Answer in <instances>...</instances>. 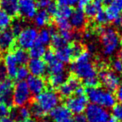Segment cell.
Segmentation results:
<instances>
[{
    "mask_svg": "<svg viewBox=\"0 0 122 122\" xmlns=\"http://www.w3.org/2000/svg\"><path fill=\"white\" fill-rule=\"evenodd\" d=\"M51 119L54 122H61L63 120L70 118L71 112L65 105H58L50 112Z\"/></svg>",
    "mask_w": 122,
    "mask_h": 122,
    "instance_id": "ac0fdd59",
    "label": "cell"
},
{
    "mask_svg": "<svg viewBox=\"0 0 122 122\" xmlns=\"http://www.w3.org/2000/svg\"><path fill=\"white\" fill-rule=\"evenodd\" d=\"M59 102V95L53 90H44L42 93L36 95L35 98V103L40 107L45 115L50 113L55 107H57Z\"/></svg>",
    "mask_w": 122,
    "mask_h": 122,
    "instance_id": "277c9868",
    "label": "cell"
},
{
    "mask_svg": "<svg viewBox=\"0 0 122 122\" xmlns=\"http://www.w3.org/2000/svg\"><path fill=\"white\" fill-rule=\"evenodd\" d=\"M43 58H44V61L48 65V64L51 63V62H53V61L56 59L55 53L53 50H46Z\"/></svg>",
    "mask_w": 122,
    "mask_h": 122,
    "instance_id": "74e56055",
    "label": "cell"
},
{
    "mask_svg": "<svg viewBox=\"0 0 122 122\" xmlns=\"http://www.w3.org/2000/svg\"><path fill=\"white\" fill-rule=\"evenodd\" d=\"M85 95L91 104L100 105L106 109L112 108L116 104L115 95L110 90L100 87H92L85 90Z\"/></svg>",
    "mask_w": 122,
    "mask_h": 122,
    "instance_id": "7a4b0ae2",
    "label": "cell"
},
{
    "mask_svg": "<svg viewBox=\"0 0 122 122\" xmlns=\"http://www.w3.org/2000/svg\"><path fill=\"white\" fill-rule=\"evenodd\" d=\"M58 7H65V6H70L68 0H55L54 1Z\"/></svg>",
    "mask_w": 122,
    "mask_h": 122,
    "instance_id": "bcb514c9",
    "label": "cell"
},
{
    "mask_svg": "<svg viewBox=\"0 0 122 122\" xmlns=\"http://www.w3.org/2000/svg\"><path fill=\"white\" fill-rule=\"evenodd\" d=\"M36 5L40 9H47L51 4L54 2V0H35Z\"/></svg>",
    "mask_w": 122,
    "mask_h": 122,
    "instance_id": "ab89813d",
    "label": "cell"
},
{
    "mask_svg": "<svg viewBox=\"0 0 122 122\" xmlns=\"http://www.w3.org/2000/svg\"><path fill=\"white\" fill-rule=\"evenodd\" d=\"M74 122H87V119L85 117V114H77L73 118Z\"/></svg>",
    "mask_w": 122,
    "mask_h": 122,
    "instance_id": "f6af8a7d",
    "label": "cell"
},
{
    "mask_svg": "<svg viewBox=\"0 0 122 122\" xmlns=\"http://www.w3.org/2000/svg\"><path fill=\"white\" fill-rule=\"evenodd\" d=\"M12 17L0 9V29H8L11 25Z\"/></svg>",
    "mask_w": 122,
    "mask_h": 122,
    "instance_id": "f1b7e54d",
    "label": "cell"
},
{
    "mask_svg": "<svg viewBox=\"0 0 122 122\" xmlns=\"http://www.w3.org/2000/svg\"><path fill=\"white\" fill-rule=\"evenodd\" d=\"M29 76V71L28 70V67L24 65H20L18 68L17 72L15 75V79H17L18 81H24Z\"/></svg>",
    "mask_w": 122,
    "mask_h": 122,
    "instance_id": "1f68e13d",
    "label": "cell"
},
{
    "mask_svg": "<svg viewBox=\"0 0 122 122\" xmlns=\"http://www.w3.org/2000/svg\"><path fill=\"white\" fill-rule=\"evenodd\" d=\"M19 122H37L34 119H27V120H22V121H19Z\"/></svg>",
    "mask_w": 122,
    "mask_h": 122,
    "instance_id": "9f6ffc18",
    "label": "cell"
},
{
    "mask_svg": "<svg viewBox=\"0 0 122 122\" xmlns=\"http://www.w3.org/2000/svg\"><path fill=\"white\" fill-rule=\"evenodd\" d=\"M70 25L76 30H81L86 25V16L81 9L73 11L71 17L70 18Z\"/></svg>",
    "mask_w": 122,
    "mask_h": 122,
    "instance_id": "9a60e30c",
    "label": "cell"
},
{
    "mask_svg": "<svg viewBox=\"0 0 122 122\" xmlns=\"http://www.w3.org/2000/svg\"><path fill=\"white\" fill-rule=\"evenodd\" d=\"M93 0H80L78 3V5H79V9H82V8L85 7L86 4H88L89 3L92 2Z\"/></svg>",
    "mask_w": 122,
    "mask_h": 122,
    "instance_id": "7dc6e473",
    "label": "cell"
},
{
    "mask_svg": "<svg viewBox=\"0 0 122 122\" xmlns=\"http://www.w3.org/2000/svg\"><path fill=\"white\" fill-rule=\"evenodd\" d=\"M38 30L32 26H27L17 35L16 42L19 48L29 49L36 42L38 38Z\"/></svg>",
    "mask_w": 122,
    "mask_h": 122,
    "instance_id": "8992f818",
    "label": "cell"
},
{
    "mask_svg": "<svg viewBox=\"0 0 122 122\" xmlns=\"http://www.w3.org/2000/svg\"><path fill=\"white\" fill-rule=\"evenodd\" d=\"M51 15L47 12L45 9H40V10L37 11L34 17V24L36 27L38 28H43L46 27L49 25V22H50Z\"/></svg>",
    "mask_w": 122,
    "mask_h": 122,
    "instance_id": "ffe728a7",
    "label": "cell"
},
{
    "mask_svg": "<svg viewBox=\"0 0 122 122\" xmlns=\"http://www.w3.org/2000/svg\"><path fill=\"white\" fill-rule=\"evenodd\" d=\"M61 122H74V120H73V118H72V117H70V118L66 119V120H63V121H61Z\"/></svg>",
    "mask_w": 122,
    "mask_h": 122,
    "instance_id": "680465c9",
    "label": "cell"
},
{
    "mask_svg": "<svg viewBox=\"0 0 122 122\" xmlns=\"http://www.w3.org/2000/svg\"><path fill=\"white\" fill-rule=\"evenodd\" d=\"M0 9L14 17L19 14V0H0Z\"/></svg>",
    "mask_w": 122,
    "mask_h": 122,
    "instance_id": "d6986e66",
    "label": "cell"
},
{
    "mask_svg": "<svg viewBox=\"0 0 122 122\" xmlns=\"http://www.w3.org/2000/svg\"><path fill=\"white\" fill-rule=\"evenodd\" d=\"M28 70L31 75L43 77L47 73V64L41 59H31L28 62Z\"/></svg>",
    "mask_w": 122,
    "mask_h": 122,
    "instance_id": "4fadbf2b",
    "label": "cell"
},
{
    "mask_svg": "<svg viewBox=\"0 0 122 122\" xmlns=\"http://www.w3.org/2000/svg\"><path fill=\"white\" fill-rule=\"evenodd\" d=\"M119 24H120V27L122 28V13L120 14V19H119Z\"/></svg>",
    "mask_w": 122,
    "mask_h": 122,
    "instance_id": "91938a15",
    "label": "cell"
},
{
    "mask_svg": "<svg viewBox=\"0 0 122 122\" xmlns=\"http://www.w3.org/2000/svg\"><path fill=\"white\" fill-rule=\"evenodd\" d=\"M26 83L30 90V93L34 95H39L44 90H45L47 85L46 81L43 77L34 76V75H30L28 77Z\"/></svg>",
    "mask_w": 122,
    "mask_h": 122,
    "instance_id": "7c38bea8",
    "label": "cell"
},
{
    "mask_svg": "<svg viewBox=\"0 0 122 122\" xmlns=\"http://www.w3.org/2000/svg\"><path fill=\"white\" fill-rule=\"evenodd\" d=\"M7 70L5 69V66L4 65V64L0 63V83L4 82V80H7Z\"/></svg>",
    "mask_w": 122,
    "mask_h": 122,
    "instance_id": "b9f144b4",
    "label": "cell"
},
{
    "mask_svg": "<svg viewBox=\"0 0 122 122\" xmlns=\"http://www.w3.org/2000/svg\"><path fill=\"white\" fill-rule=\"evenodd\" d=\"M95 50H96V45H95V44L90 43L88 45V51L90 53H94L95 52Z\"/></svg>",
    "mask_w": 122,
    "mask_h": 122,
    "instance_id": "681fc988",
    "label": "cell"
},
{
    "mask_svg": "<svg viewBox=\"0 0 122 122\" xmlns=\"http://www.w3.org/2000/svg\"><path fill=\"white\" fill-rule=\"evenodd\" d=\"M68 1H69L70 6H75V5H76V4H78L80 0H68Z\"/></svg>",
    "mask_w": 122,
    "mask_h": 122,
    "instance_id": "f5cc1de1",
    "label": "cell"
},
{
    "mask_svg": "<svg viewBox=\"0 0 122 122\" xmlns=\"http://www.w3.org/2000/svg\"><path fill=\"white\" fill-rule=\"evenodd\" d=\"M111 114L117 121L122 122V104H115L111 108Z\"/></svg>",
    "mask_w": 122,
    "mask_h": 122,
    "instance_id": "e575fe53",
    "label": "cell"
},
{
    "mask_svg": "<svg viewBox=\"0 0 122 122\" xmlns=\"http://www.w3.org/2000/svg\"><path fill=\"white\" fill-rule=\"evenodd\" d=\"M113 2V0H103V5H110L111 3Z\"/></svg>",
    "mask_w": 122,
    "mask_h": 122,
    "instance_id": "11a10c76",
    "label": "cell"
},
{
    "mask_svg": "<svg viewBox=\"0 0 122 122\" xmlns=\"http://www.w3.org/2000/svg\"><path fill=\"white\" fill-rule=\"evenodd\" d=\"M53 34L49 31L48 28H43L38 33V38H37V42L39 44H42L44 45H48L50 44L51 39H52Z\"/></svg>",
    "mask_w": 122,
    "mask_h": 122,
    "instance_id": "484cf974",
    "label": "cell"
},
{
    "mask_svg": "<svg viewBox=\"0 0 122 122\" xmlns=\"http://www.w3.org/2000/svg\"><path fill=\"white\" fill-rule=\"evenodd\" d=\"M107 122H118V121H117V120H115V119H114L113 117H112V118H110V119H109V120H108Z\"/></svg>",
    "mask_w": 122,
    "mask_h": 122,
    "instance_id": "94428289",
    "label": "cell"
},
{
    "mask_svg": "<svg viewBox=\"0 0 122 122\" xmlns=\"http://www.w3.org/2000/svg\"><path fill=\"white\" fill-rule=\"evenodd\" d=\"M9 113H10L9 105L4 103H0V119H2L6 116H9Z\"/></svg>",
    "mask_w": 122,
    "mask_h": 122,
    "instance_id": "60d3db41",
    "label": "cell"
},
{
    "mask_svg": "<svg viewBox=\"0 0 122 122\" xmlns=\"http://www.w3.org/2000/svg\"><path fill=\"white\" fill-rule=\"evenodd\" d=\"M55 56L58 60L64 64H69L73 60V59H75L71 44H66L63 47L55 49Z\"/></svg>",
    "mask_w": 122,
    "mask_h": 122,
    "instance_id": "2e32d148",
    "label": "cell"
},
{
    "mask_svg": "<svg viewBox=\"0 0 122 122\" xmlns=\"http://www.w3.org/2000/svg\"><path fill=\"white\" fill-rule=\"evenodd\" d=\"M14 54L17 59L18 64H19L20 65H25L28 64L29 60V54L26 51V49L19 48L14 50Z\"/></svg>",
    "mask_w": 122,
    "mask_h": 122,
    "instance_id": "4316f807",
    "label": "cell"
},
{
    "mask_svg": "<svg viewBox=\"0 0 122 122\" xmlns=\"http://www.w3.org/2000/svg\"><path fill=\"white\" fill-rule=\"evenodd\" d=\"M94 19H95V23H96L99 26L105 25V24H107V23H109L107 16H106V14H105V12L103 9H100L96 14V15L95 16Z\"/></svg>",
    "mask_w": 122,
    "mask_h": 122,
    "instance_id": "836d02e7",
    "label": "cell"
},
{
    "mask_svg": "<svg viewBox=\"0 0 122 122\" xmlns=\"http://www.w3.org/2000/svg\"><path fill=\"white\" fill-rule=\"evenodd\" d=\"M14 89V85H13V82L10 80H6L4 82L0 83V95H2L4 91L8 90H12Z\"/></svg>",
    "mask_w": 122,
    "mask_h": 122,
    "instance_id": "8d00e7d4",
    "label": "cell"
},
{
    "mask_svg": "<svg viewBox=\"0 0 122 122\" xmlns=\"http://www.w3.org/2000/svg\"><path fill=\"white\" fill-rule=\"evenodd\" d=\"M50 44H52L54 49H59V48H61V47H63V46L66 45L68 43H67L63 38L61 37L60 34L56 33L55 34H54V35L52 36Z\"/></svg>",
    "mask_w": 122,
    "mask_h": 122,
    "instance_id": "4dcf8cb0",
    "label": "cell"
},
{
    "mask_svg": "<svg viewBox=\"0 0 122 122\" xmlns=\"http://www.w3.org/2000/svg\"><path fill=\"white\" fill-rule=\"evenodd\" d=\"M0 54H1V49H0Z\"/></svg>",
    "mask_w": 122,
    "mask_h": 122,
    "instance_id": "6125c7cd",
    "label": "cell"
},
{
    "mask_svg": "<svg viewBox=\"0 0 122 122\" xmlns=\"http://www.w3.org/2000/svg\"><path fill=\"white\" fill-rule=\"evenodd\" d=\"M113 4H115L118 8H120L122 10V0H113Z\"/></svg>",
    "mask_w": 122,
    "mask_h": 122,
    "instance_id": "816d5d0a",
    "label": "cell"
},
{
    "mask_svg": "<svg viewBox=\"0 0 122 122\" xmlns=\"http://www.w3.org/2000/svg\"><path fill=\"white\" fill-rule=\"evenodd\" d=\"M115 100L120 104H122V85H120L118 88L115 90Z\"/></svg>",
    "mask_w": 122,
    "mask_h": 122,
    "instance_id": "7bdbcfd3",
    "label": "cell"
},
{
    "mask_svg": "<svg viewBox=\"0 0 122 122\" xmlns=\"http://www.w3.org/2000/svg\"><path fill=\"white\" fill-rule=\"evenodd\" d=\"M57 9H58V6L56 5L55 2H54L53 4H51L48 7V9H46V10H47V12L49 13L51 16H54L56 12H57Z\"/></svg>",
    "mask_w": 122,
    "mask_h": 122,
    "instance_id": "ee69618b",
    "label": "cell"
},
{
    "mask_svg": "<svg viewBox=\"0 0 122 122\" xmlns=\"http://www.w3.org/2000/svg\"><path fill=\"white\" fill-rule=\"evenodd\" d=\"M35 0H19V14L25 19H33L37 12Z\"/></svg>",
    "mask_w": 122,
    "mask_h": 122,
    "instance_id": "8fae6325",
    "label": "cell"
},
{
    "mask_svg": "<svg viewBox=\"0 0 122 122\" xmlns=\"http://www.w3.org/2000/svg\"><path fill=\"white\" fill-rule=\"evenodd\" d=\"M47 72H49V75L64 73V72H65V64L56 59L55 60L47 65Z\"/></svg>",
    "mask_w": 122,
    "mask_h": 122,
    "instance_id": "cb8c5ba5",
    "label": "cell"
},
{
    "mask_svg": "<svg viewBox=\"0 0 122 122\" xmlns=\"http://www.w3.org/2000/svg\"><path fill=\"white\" fill-rule=\"evenodd\" d=\"M93 34H94V32H92V31L86 30L83 37L85 38V39H87V40H90V39H91L92 38H93Z\"/></svg>",
    "mask_w": 122,
    "mask_h": 122,
    "instance_id": "c3c4849f",
    "label": "cell"
},
{
    "mask_svg": "<svg viewBox=\"0 0 122 122\" xmlns=\"http://www.w3.org/2000/svg\"><path fill=\"white\" fill-rule=\"evenodd\" d=\"M111 68L115 73L122 74V62L118 59H114L111 62Z\"/></svg>",
    "mask_w": 122,
    "mask_h": 122,
    "instance_id": "f35d334b",
    "label": "cell"
},
{
    "mask_svg": "<svg viewBox=\"0 0 122 122\" xmlns=\"http://www.w3.org/2000/svg\"><path fill=\"white\" fill-rule=\"evenodd\" d=\"M87 122H107L110 117V112L106 108L100 105L90 104L85 110Z\"/></svg>",
    "mask_w": 122,
    "mask_h": 122,
    "instance_id": "52a82bcc",
    "label": "cell"
},
{
    "mask_svg": "<svg viewBox=\"0 0 122 122\" xmlns=\"http://www.w3.org/2000/svg\"><path fill=\"white\" fill-rule=\"evenodd\" d=\"M105 14L107 16L109 22L111 23H119V19H120V14L122 13V10L118 8L115 4L111 3L110 5L106 6V9L105 10Z\"/></svg>",
    "mask_w": 122,
    "mask_h": 122,
    "instance_id": "44dd1931",
    "label": "cell"
},
{
    "mask_svg": "<svg viewBox=\"0 0 122 122\" xmlns=\"http://www.w3.org/2000/svg\"><path fill=\"white\" fill-rule=\"evenodd\" d=\"M46 50L47 49H46L45 45L39 44V42H36L29 49V57H31L32 59H41V58H43Z\"/></svg>",
    "mask_w": 122,
    "mask_h": 122,
    "instance_id": "603a6c76",
    "label": "cell"
},
{
    "mask_svg": "<svg viewBox=\"0 0 122 122\" xmlns=\"http://www.w3.org/2000/svg\"><path fill=\"white\" fill-rule=\"evenodd\" d=\"M15 34L11 29H0V49L1 50H9L15 44Z\"/></svg>",
    "mask_w": 122,
    "mask_h": 122,
    "instance_id": "5bb4252c",
    "label": "cell"
},
{
    "mask_svg": "<svg viewBox=\"0 0 122 122\" xmlns=\"http://www.w3.org/2000/svg\"><path fill=\"white\" fill-rule=\"evenodd\" d=\"M29 110H30V114L34 117V118L40 119V118H43V117L45 115V114L44 113V111L41 110L40 107H39L35 102L33 103L32 105H30Z\"/></svg>",
    "mask_w": 122,
    "mask_h": 122,
    "instance_id": "d590c367",
    "label": "cell"
},
{
    "mask_svg": "<svg viewBox=\"0 0 122 122\" xmlns=\"http://www.w3.org/2000/svg\"><path fill=\"white\" fill-rule=\"evenodd\" d=\"M4 65L7 70L8 75L11 78H15L16 72L19 68V64H18L14 53L9 52L4 55Z\"/></svg>",
    "mask_w": 122,
    "mask_h": 122,
    "instance_id": "e0dca14e",
    "label": "cell"
},
{
    "mask_svg": "<svg viewBox=\"0 0 122 122\" xmlns=\"http://www.w3.org/2000/svg\"><path fill=\"white\" fill-rule=\"evenodd\" d=\"M88 99L85 94L77 95L74 94L73 95L68 97L65 101V106L69 109L71 114H81L86 109L88 105Z\"/></svg>",
    "mask_w": 122,
    "mask_h": 122,
    "instance_id": "9c48e42d",
    "label": "cell"
},
{
    "mask_svg": "<svg viewBox=\"0 0 122 122\" xmlns=\"http://www.w3.org/2000/svg\"><path fill=\"white\" fill-rule=\"evenodd\" d=\"M98 78L100 82L108 90H115L121 83V78L117 73L113 70L101 69L98 74Z\"/></svg>",
    "mask_w": 122,
    "mask_h": 122,
    "instance_id": "ba28073f",
    "label": "cell"
},
{
    "mask_svg": "<svg viewBox=\"0 0 122 122\" xmlns=\"http://www.w3.org/2000/svg\"><path fill=\"white\" fill-rule=\"evenodd\" d=\"M55 25L57 29H59L60 31L70 30L72 28L70 25V19H61V18H55Z\"/></svg>",
    "mask_w": 122,
    "mask_h": 122,
    "instance_id": "d6a6232c",
    "label": "cell"
},
{
    "mask_svg": "<svg viewBox=\"0 0 122 122\" xmlns=\"http://www.w3.org/2000/svg\"><path fill=\"white\" fill-rule=\"evenodd\" d=\"M40 122H54L52 120H50V119H48V118H44L42 119V120H41Z\"/></svg>",
    "mask_w": 122,
    "mask_h": 122,
    "instance_id": "6f0895ef",
    "label": "cell"
},
{
    "mask_svg": "<svg viewBox=\"0 0 122 122\" xmlns=\"http://www.w3.org/2000/svg\"><path fill=\"white\" fill-rule=\"evenodd\" d=\"M31 95L26 81H18L13 89V103L17 107L26 106L31 100Z\"/></svg>",
    "mask_w": 122,
    "mask_h": 122,
    "instance_id": "5b68a950",
    "label": "cell"
},
{
    "mask_svg": "<svg viewBox=\"0 0 122 122\" xmlns=\"http://www.w3.org/2000/svg\"><path fill=\"white\" fill-rule=\"evenodd\" d=\"M70 70L75 77L79 80H84V82L98 77V72L91 60L82 61L75 59L71 64Z\"/></svg>",
    "mask_w": 122,
    "mask_h": 122,
    "instance_id": "3957f363",
    "label": "cell"
},
{
    "mask_svg": "<svg viewBox=\"0 0 122 122\" xmlns=\"http://www.w3.org/2000/svg\"><path fill=\"white\" fill-rule=\"evenodd\" d=\"M117 56H118V59H120V60L122 62V47L118 49V54H117Z\"/></svg>",
    "mask_w": 122,
    "mask_h": 122,
    "instance_id": "db71d44e",
    "label": "cell"
},
{
    "mask_svg": "<svg viewBox=\"0 0 122 122\" xmlns=\"http://www.w3.org/2000/svg\"><path fill=\"white\" fill-rule=\"evenodd\" d=\"M73 9L70 8V6H65V7H58L57 12H56L54 17L61 18V19H70L73 14Z\"/></svg>",
    "mask_w": 122,
    "mask_h": 122,
    "instance_id": "83f0119b",
    "label": "cell"
},
{
    "mask_svg": "<svg viewBox=\"0 0 122 122\" xmlns=\"http://www.w3.org/2000/svg\"><path fill=\"white\" fill-rule=\"evenodd\" d=\"M96 31L100 35V42L105 56H111L120 49L121 44V37L119 33L112 27L102 28L99 26Z\"/></svg>",
    "mask_w": 122,
    "mask_h": 122,
    "instance_id": "6da1fadb",
    "label": "cell"
},
{
    "mask_svg": "<svg viewBox=\"0 0 122 122\" xmlns=\"http://www.w3.org/2000/svg\"><path fill=\"white\" fill-rule=\"evenodd\" d=\"M24 27H26V26L24 24V21L23 19H15L14 20H12V23H11V31L15 35H18L23 30V29Z\"/></svg>",
    "mask_w": 122,
    "mask_h": 122,
    "instance_id": "f546056e",
    "label": "cell"
},
{
    "mask_svg": "<svg viewBox=\"0 0 122 122\" xmlns=\"http://www.w3.org/2000/svg\"><path fill=\"white\" fill-rule=\"evenodd\" d=\"M80 81L77 77L71 76L67 78V80L64 82L59 87V95L65 98L73 95L75 93L76 90L80 87Z\"/></svg>",
    "mask_w": 122,
    "mask_h": 122,
    "instance_id": "30bf717a",
    "label": "cell"
},
{
    "mask_svg": "<svg viewBox=\"0 0 122 122\" xmlns=\"http://www.w3.org/2000/svg\"><path fill=\"white\" fill-rule=\"evenodd\" d=\"M0 122H16V121L13 118H11L10 116H6L2 119H0Z\"/></svg>",
    "mask_w": 122,
    "mask_h": 122,
    "instance_id": "f907efd6",
    "label": "cell"
},
{
    "mask_svg": "<svg viewBox=\"0 0 122 122\" xmlns=\"http://www.w3.org/2000/svg\"><path fill=\"white\" fill-rule=\"evenodd\" d=\"M67 78L68 77H67V75L65 74V72L60 74H56V75H49V85L53 88H59L67 80Z\"/></svg>",
    "mask_w": 122,
    "mask_h": 122,
    "instance_id": "d4e9b609",
    "label": "cell"
},
{
    "mask_svg": "<svg viewBox=\"0 0 122 122\" xmlns=\"http://www.w3.org/2000/svg\"><path fill=\"white\" fill-rule=\"evenodd\" d=\"M10 117L14 119L15 121H22V120H27L30 117V110L29 108L26 106H20L10 111Z\"/></svg>",
    "mask_w": 122,
    "mask_h": 122,
    "instance_id": "7402d4cb",
    "label": "cell"
}]
</instances>
